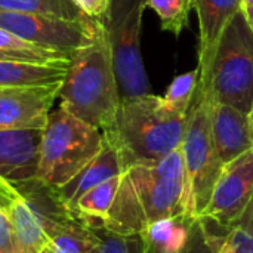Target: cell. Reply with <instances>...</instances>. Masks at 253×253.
<instances>
[{
	"label": "cell",
	"mask_w": 253,
	"mask_h": 253,
	"mask_svg": "<svg viewBox=\"0 0 253 253\" xmlns=\"http://www.w3.org/2000/svg\"><path fill=\"white\" fill-rule=\"evenodd\" d=\"M58 98L59 108L101 132L114 125L122 98L111 46L102 22L93 39L71 53Z\"/></svg>",
	"instance_id": "1"
},
{
	"label": "cell",
	"mask_w": 253,
	"mask_h": 253,
	"mask_svg": "<svg viewBox=\"0 0 253 253\" xmlns=\"http://www.w3.org/2000/svg\"><path fill=\"white\" fill-rule=\"evenodd\" d=\"M188 116H172L162 98L151 93L120 102L114 125L102 135L117 148L123 172L133 165L153 163L181 147Z\"/></svg>",
	"instance_id": "2"
},
{
	"label": "cell",
	"mask_w": 253,
	"mask_h": 253,
	"mask_svg": "<svg viewBox=\"0 0 253 253\" xmlns=\"http://www.w3.org/2000/svg\"><path fill=\"white\" fill-rule=\"evenodd\" d=\"M99 129L62 108L49 113L42 135L36 179L58 190L71 181L102 148Z\"/></svg>",
	"instance_id": "3"
},
{
	"label": "cell",
	"mask_w": 253,
	"mask_h": 253,
	"mask_svg": "<svg viewBox=\"0 0 253 253\" xmlns=\"http://www.w3.org/2000/svg\"><path fill=\"white\" fill-rule=\"evenodd\" d=\"M197 93L211 102L236 107L245 113L253 107V33L242 9L225 25L216 46L209 82Z\"/></svg>",
	"instance_id": "4"
},
{
	"label": "cell",
	"mask_w": 253,
	"mask_h": 253,
	"mask_svg": "<svg viewBox=\"0 0 253 253\" xmlns=\"http://www.w3.org/2000/svg\"><path fill=\"white\" fill-rule=\"evenodd\" d=\"M148 0H110L101 19L113 52L120 98L151 95V84L141 53L142 15Z\"/></svg>",
	"instance_id": "5"
},
{
	"label": "cell",
	"mask_w": 253,
	"mask_h": 253,
	"mask_svg": "<svg viewBox=\"0 0 253 253\" xmlns=\"http://www.w3.org/2000/svg\"><path fill=\"white\" fill-rule=\"evenodd\" d=\"M139 199L147 222L191 215L190 185L181 147L163 159L125 170Z\"/></svg>",
	"instance_id": "6"
},
{
	"label": "cell",
	"mask_w": 253,
	"mask_h": 253,
	"mask_svg": "<svg viewBox=\"0 0 253 253\" xmlns=\"http://www.w3.org/2000/svg\"><path fill=\"white\" fill-rule=\"evenodd\" d=\"M181 150L190 185V211L193 216H200L212 199L224 163L212 138L211 101L199 93L190 111Z\"/></svg>",
	"instance_id": "7"
},
{
	"label": "cell",
	"mask_w": 253,
	"mask_h": 253,
	"mask_svg": "<svg viewBox=\"0 0 253 253\" xmlns=\"http://www.w3.org/2000/svg\"><path fill=\"white\" fill-rule=\"evenodd\" d=\"M99 22V19L90 16L73 21L40 13L0 10V28L27 43L67 55L87 44L93 39Z\"/></svg>",
	"instance_id": "8"
},
{
	"label": "cell",
	"mask_w": 253,
	"mask_h": 253,
	"mask_svg": "<svg viewBox=\"0 0 253 253\" xmlns=\"http://www.w3.org/2000/svg\"><path fill=\"white\" fill-rule=\"evenodd\" d=\"M253 197V147L224 165L208 208L200 215L222 227L239 222Z\"/></svg>",
	"instance_id": "9"
},
{
	"label": "cell",
	"mask_w": 253,
	"mask_h": 253,
	"mask_svg": "<svg viewBox=\"0 0 253 253\" xmlns=\"http://www.w3.org/2000/svg\"><path fill=\"white\" fill-rule=\"evenodd\" d=\"M59 84L0 86V130L44 129Z\"/></svg>",
	"instance_id": "10"
},
{
	"label": "cell",
	"mask_w": 253,
	"mask_h": 253,
	"mask_svg": "<svg viewBox=\"0 0 253 253\" xmlns=\"http://www.w3.org/2000/svg\"><path fill=\"white\" fill-rule=\"evenodd\" d=\"M43 129L0 130V176L13 185L36 178Z\"/></svg>",
	"instance_id": "11"
},
{
	"label": "cell",
	"mask_w": 253,
	"mask_h": 253,
	"mask_svg": "<svg viewBox=\"0 0 253 253\" xmlns=\"http://www.w3.org/2000/svg\"><path fill=\"white\" fill-rule=\"evenodd\" d=\"M199 18V90H205L209 82L216 46L230 19L242 9V0H194Z\"/></svg>",
	"instance_id": "12"
},
{
	"label": "cell",
	"mask_w": 253,
	"mask_h": 253,
	"mask_svg": "<svg viewBox=\"0 0 253 253\" xmlns=\"http://www.w3.org/2000/svg\"><path fill=\"white\" fill-rule=\"evenodd\" d=\"M211 120L213 144L224 165L253 147V125L249 113L227 104L211 102Z\"/></svg>",
	"instance_id": "13"
},
{
	"label": "cell",
	"mask_w": 253,
	"mask_h": 253,
	"mask_svg": "<svg viewBox=\"0 0 253 253\" xmlns=\"http://www.w3.org/2000/svg\"><path fill=\"white\" fill-rule=\"evenodd\" d=\"M123 173V165L117 148L104 136L101 151L64 187L58 188V197L71 212L79 199L93 187Z\"/></svg>",
	"instance_id": "14"
},
{
	"label": "cell",
	"mask_w": 253,
	"mask_h": 253,
	"mask_svg": "<svg viewBox=\"0 0 253 253\" xmlns=\"http://www.w3.org/2000/svg\"><path fill=\"white\" fill-rule=\"evenodd\" d=\"M199 216L181 215L150 222L141 234L144 253H184Z\"/></svg>",
	"instance_id": "15"
},
{
	"label": "cell",
	"mask_w": 253,
	"mask_h": 253,
	"mask_svg": "<svg viewBox=\"0 0 253 253\" xmlns=\"http://www.w3.org/2000/svg\"><path fill=\"white\" fill-rule=\"evenodd\" d=\"M147 225L148 222L135 188L127 175L123 172L120 187L102 230L119 236H141Z\"/></svg>",
	"instance_id": "16"
},
{
	"label": "cell",
	"mask_w": 253,
	"mask_h": 253,
	"mask_svg": "<svg viewBox=\"0 0 253 253\" xmlns=\"http://www.w3.org/2000/svg\"><path fill=\"white\" fill-rule=\"evenodd\" d=\"M68 64H37L0 59V86L56 84L62 82Z\"/></svg>",
	"instance_id": "17"
},
{
	"label": "cell",
	"mask_w": 253,
	"mask_h": 253,
	"mask_svg": "<svg viewBox=\"0 0 253 253\" xmlns=\"http://www.w3.org/2000/svg\"><path fill=\"white\" fill-rule=\"evenodd\" d=\"M120 181L122 175H117L84 193L71 209L73 216L84 222L90 228H102L111 209V205L116 199Z\"/></svg>",
	"instance_id": "18"
},
{
	"label": "cell",
	"mask_w": 253,
	"mask_h": 253,
	"mask_svg": "<svg viewBox=\"0 0 253 253\" xmlns=\"http://www.w3.org/2000/svg\"><path fill=\"white\" fill-rule=\"evenodd\" d=\"M98 242L95 228L71 216L58 225L42 253H90Z\"/></svg>",
	"instance_id": "19"
},
{
	"label": "cell",
	"mask_w": 253,
	"mask_h": 253,
	"mask_svg": "<svg viewBox=\"0 0 253 253\" xmlns=\"http://www.w3.org/2000/svg\"><path fill=\"white\" fill-rule=\"evenodd\" d=\"M0 52L9 55L16 61L37 64H68L71 56L58 50L27 43L3 28H0Z\"/></svg>",
	"instance_id": "20"
},
{
	"label": "cell",
	"mask_w": 253,
	"mask_h": 253,
	"mask_svg": "<svg viewBox=\"0 0 253 253\" xmlns=\"http://www.w3.org/2000/svg\"><path fill=\"white\" fill-rule=\"evenodd\" d=\"M200 83V68L184 73L172 80L162 98V107L172 116H188Z\"/></svg>",
	"instance_id": "21"
},
{
	"label": "cell",
	"mask_w": 253,
	"mask_h": 253,
	"mask_svg": "<svg viewBox=\"0 0 253 253\" xmlns=\"http://www.w3.org/2000/svg\"><path fill=\"white\" fill-rule=\"evenodd\" d=\"M0 10L40 13L73 21L87 18L71 0H0Z\"/></svg>",
	"instance_id": "22"
},
{
	"label": "cell",
	"mask_w": 253,
	"mask_h": 253,
	"mask_svg": "<svg viewBox=\"0 0 253 253\" xmlns=\"http://www.w3.org/2000/svg\"><path fill=\"white\" fill-rule=\"evenodd\" d=\"M147 7L153 9L160 19L162 30L179 36L188 27L190 12L194 0H148Z\"/></svg>",
	"instance_id": "23"
},
{
	"label": "cell",
	"mask_w": 253,
	"mask_h": 253,
	"mask_svg": "<svg viewBox=\"0 0 253 253\" xmlns=\"http://www.w3.org/2000/svg\"><path fill=\"white\" fill-rule=\"evenodd\" d=\"M18 188L0 176V253H15L13 237L9 224V212L19 199Z\"/></svg>",
	"instance_id": "24"
},
{
	"label": "cell",
	"mask_w": 253,
	"mask_h": 253,
	"mask_svg": "<svg viewBox=\"0 0 253 253\" xmlns=\"http://www.w3.org/2000/svg\"><path fill=\"white\" fill-rule=\"evenodd\" d=\"M99 242L90 253H144L141 236H119L107 230H96Z\"/></svg>",
	"instance_id": "25"
},
{
	"label": "cell",
	"mask_w": 253,
	"mask_h": 253,
	"mask_svg": "<svg viewBox=\"0 0 253 253\" xmlns=\"http://www.w3.org/2000/svg\"><path fill=\"white\" fill-rule=\"evenodd\" d=\"M218 253H253V233L242 225H233Z\"/></svg>",
	"instance_id": "26"
},
{
	"label": "cell",
	"mask_w": 253,
	"mask_h": 253,
	"mask_svg": "<svg viewBox=\"0 0 253 253\" xmlns=\"http://www.w3.org/2000/svg\"><path fill=\"white\" fill-rule=\"evenodd\" d=\"M84 15L93 19H102L108 10L110 0H71Z\"/></svg>",
	"instance_id": "27"
},
{
	"label": "cell",
	"mask_w": 253,
	"mask_h": 253,
	"mask_svg": "<svg viewBox=\"0 0 253 253\" xmlns=\"http://www.w3.org/2000/svg\"><path fill=\"white\" fill-rule=\"evenodd\" d=\"M236 225H242V227L251 230L253 233V197L251 199L248 208L245 209L243 215L240 216V219H239V222H237Z\"/></svg>",
	"instance_id": "28"
},
{
	"label": "cell",
	"mask_w": 253,
	"mask_h": 253,
	"mask_svg": "<svg viewBox=\"0 0 253 253\" xmlns=\"http://www.w3.org/2000/svg\"><path fill=\"white\" fill-rule=\"evenodd\" d=\"M242 12L253 33V4H242Z\"/></svg>",
	"instance_id": "29"
},
{
	"label": "cell",
	"mask_w": 253,
	"mask_h": 253,
	"mask_svg": "<svg viewBox=\"0 0 253 253\" xmlns=\"http://www.w3.org/2000/svg\"><path fill=\"white\" fill-rule=\"evenodd\" d=\"M242 4H253V0H242Z\"/></svg>",
	"instance_id": "30"
},
{
	"label": "cell",
	"mask_w": 253,
	"mask_h": 253,
	"mask_svg": "<svg viewBox=\"0 0 253 253\" xmlns=\"http://www.w3.org/2000/svg\"><path fill=\"white\" fill-rule=\"evenodd\" d=\"M251 119H252V125H253V107H252V111H251Z\"/></svg>",
	"instance_id": "31"
}]
</instances>
